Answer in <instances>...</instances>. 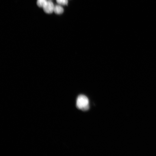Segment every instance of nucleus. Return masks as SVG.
<instances>
[{
  "label": "nucleus",
  "mask_w": 156,
  "mask_h": 156,
  "mask_svg": "<svg viewBox=\"0 0 156 156\" xmlns=\"http://www.w3.org/2000/svg\"><path fill=\"white\" fill-rule=\"evenodd\" d=\"M54 7V5L51 1H47L42 8L45 13L51 14L53 12Z\"/></svg>",
  "instance_id": "nucleus-2"
},
{
  "label": "nucleus",
  "mask_w": 156,
  "mask_h": 156,
  "mask_svg": "<svg viewBox=\"0 0 156 156\" xmlns=\"http://www.w3.org/2000/svg\"><path fill=\"white\" fill-rule=\"evenodd\" d=\"M64 11L63 8L60 5H54L53 12L56 14H62Z\"/></svg>",
  "instance_id": "nucleus-3"
},
{
  "label": "nucleus",
  "mask_w": 156,
  "mask_h": 156,
  "mask_svg": "<svg viewBox=\"0 0 156 156\" xmlns=\"http://www.w3.org/2000/svg\"><path fill=\"white\" fill-rule=\"evenodd\" d=\"M47 1V0H37V4L38 7L43 8Z\"/></svg>",
  "instance_id": "nucleus-4"
},
{
  "label": "nucleus",
  "mask_w": 156,
  "mask_h": 156,
  "mask_svg": "<svg viewBox=\"0 0 156 156\" xmlns=\"http://www.w3.org/2000/svg\"><path fill=\"white\" fill-rule=\"evenodd\" d=\"M56 1L60 5H66L68 3V0H56Z\"/></svg>",
  "instance_id": "nucleus-5"
},
{
  "label": "nucleus",
  "mask_w": 156,
  "mask_h": 156,
  "mask_svg": "<svg viewBox=\"0 0 156 156\" xmlns=\"http://www.w3.org/2000/svg\"><path fill=\"white\" fill-rule=\"evenodd\" d=\"M89 100L85 95L81 94L77 97L76 101V107L83 111H86L89 108Z\"/></svg>",
  "instance_id": "nucleus-1"
}]
</instances>
